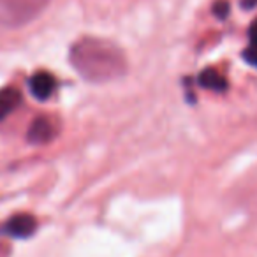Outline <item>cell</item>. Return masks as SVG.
Listing matches in <instances>:
<instances>
[{"mask_svg":"<svg viewBox=\"0 0 257 257\" xmlns=\"http://www.w3.org/2000/svg\"><path fill=\"white\" fill-rule=\"evenodd\" d=\"M55 88H57V81L55 78L46 71H39L30 78V92L36 99L46 100L53 95Z\"/></svg>","mask_w":257,"mask_h":257,"instance_id":"cell-3","label":"cell"},{"mask_svg":"<svg viewBox=\"0 0 257 257\" xmlns=\"http://www.w3.org/2000/svg\"><path fill=\"white\" fill-rule=\"evenodd\" d=\"M243 58H245L252 67L257 69V46H250L248 50L243 51Z\"/></svg>","mask_w":257,"mask_h":257,"instance_id":"cell-9","label":"cell"},{"mask_svg":"<svg viewBox=\"0 0 257 257\" xmlns=\"http://www.w3.org/2000/svg\"><path fill=\"white\" fill-rule=\"evenodd\" d=\"M69 60L90 83H107L127 72V58L120 46L99 37H81L71 46Z\"/></svg>","mask_w":257,"mask_h":257,"instance_id":"cell-1","label":"cell"},{"mask_svg":"<svg viewBox=\"0 0 257 257\" xmlns=\"http://www.w3.org/2000/svg\"><path fill=\"white\" fill-rule=\"evenodd\" d=\"M199 85L206 90L213 92H225L227 90V79L217 71V69H204L199 74Z\"/></svg>","mask_w":257,"mask_h":257,"instance_id":"cell-7","label":"cell"},{"mask_svg":"<svg viewBox=\"0 0 257 257\" xmlns=\"http://www.w3.org/2000/svg\"><path fill=\"white\" fill-rule=\"evenodd\" d=\"M241 8L245 11H252V9L257 8V0H241Z\"/></svg>","mask_w":257,"mask_h":257,"instance_id":"cell-11","label":"cell"},{"mask_svg":"<svg viewBox=\"0 0 257 257\" xmlns=\"http://www.w3.org/2000/svg\"><path fill=\"white\" fill-rule=\"evenodd\" d=\"M248 36H250V43H252V46H257V20L250 25Z\"/></svg>","mask_w":257,"mask_h":257,"instance_id":"cell-10","label":"cell"},{"mask_svg":"<svg viewBox=\"0 0 257 257\" xmlns=\"http://www.w3.org/2000/svg\"><path fill=\"white\" fill-rule=\"evenodd\" d=\"M37 227V220L32 217V215H16L11 220L6 224L4 231L8 232L9 236H15V238H29V236L34 234Z\"/></svg>","mask_w":257,"mask_h":257,"instance_id":"cell-4","label":"cell"},{"mask_svg":"<svg viewBox=\"0 0 257 257\" xmlns=\"http://www.w3.org/2000/svg\"><path fill=\"white\" fill-rule=\"evenodd\" d=\"M229 11H231V6H229L227 0H218V2H215L213 13H215V16H217V18L225 20V18H227V15H229Z\"/></svg>","mask_w":257,"mask_h":257,"instance_id":"cell-8","label":"cell"},{"mask_svg":"<svg viewBox=\"0 0 257 257\" xmlns=\"http://www.w3.org/2000/svg\"><path fill=\"white\" fill-rule=\"evenodd\" d=\"M55 136V127L46 118H37L29 128V141L34 145L50 143Z\"/></svg>","mask_w":257,"mask_h":257,"instance_id":"cell-5","label":"cell"},{"mask_svg":"<svg viewBox=\"0 0 257 257\" xmlns=\"http://www.w3.org/2000/svg\"><path fill=\"white\" fill-rule=\"evenodd\" d=\"M50 0H0V25L18 29L34 22Z\"/></svg>","mask_w":257,"mask_h":257,"instance_id":"cell-2","label":"cell"},{"mask_svg":"<svg viewBox=\"0 0 257 257\" xmlns=\"http://www.w3.org/2000/svg\"><path fill=\"white\" fill-rule=\"evenodd\" d=\"M20 104H22V92L18 88L8 86L0 90V121L15 113Z\"/></svg>","mask_w":257,"mask_h":257,"instance_id":"cell-6","label":"cell"}]
</instances>
